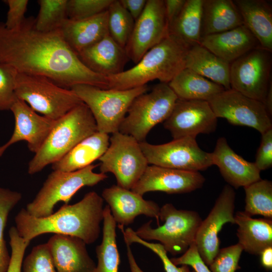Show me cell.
<instances>
[{
	"label": "cell",
	"mask_w": 272,
	"mask_h": 272,
	"mask_svg": "<svg viewBox=\"0 0 272 272\" xmlns=\"http://www.w3.org/2000/svg\"><path fill=\"white\" fill-rule=\"evenodd\" d=\"M230 63L221 59L201 45L191 47L187 53L185 68L215 82L231 89Z\"/></svg>",
	"instance_id": "f1b7e54d"
},
{
	"label": "cell",
	"mask_w": 272,
	"mask_h": 272,
	"mask_svg": "<svg viewBox=\"0 0 272 272\" xmlns=\"http://www.w3.org/2000/svg\"><path fill=\"white\" fill-rule=\"evenodd\" d=\"M178 99L208 101L225 89L222 86L184 68L168 83Z\"/></svg>",
	"instance_id": "f546056e"
},
{
	"label": "cell",
	"mask_w": 272,
	"mask_h": 272,
	"mask_svg": "<svg viewBox=\"0 0 272 272\" xmlns=\"http://www.w3.org/2000/svg\"><path fill=\"white\" fill-rule=\"evenodd\" d=\"M113 0H67V18L79 20L88 18L108 10Z\"/></svg>",
	"instance_id": "74e56055"
},
{
	"label": "cell",
	"mask_w": 272,
	"mask_h": 272,
	"mask_svg": "<svg viewBox=\"0 0 272 272\" xmlns=\"http://www.w3.org/2000/svg\"><path fill=\"white\" fill-rule=\"evenodd\" d=\"M261 139L254 162L260 170H264L272 166V128L261 134Z\"/></svg>",
	"instance_id": "ee69618b"
},
{
	"label": "cell",
	"mask_w": 272,
	"mask_h": 272,
	"mask_svg": "<svg viewBox=\"0 0 272 272\" xmlns=\"http://www.w3.org/2000/svg\"><path fill=\"white\" fill-rule=\"evenodd\" d=\"M107 20V10L85 19H67L60 30L66 43L78 54L109 35Z\"/></svg>",
	"instance_id": "cb8c5ba5"
},
{
	"label": "cell",
	"mask_w": 272,
	"mask_h": 272,
	"mask_svg": "<svg viewBox=\"0 0 272 272\" xmlns=\"http://www.w3.org/2000/svg\"><path fill=\"white\" fill-rule=\"evenodd\" d=\"M271 52L258 46L231 63V89L263 103L271 82Z\"/></svg>",
	"instance_id": "7c38bea8"
},
{
	"label": "cell",
	"mask_w": 272,
	"mask_h": 272,
	"mask_svg": "<svg viewBox=\"0 0 272 272\" xmlns=\"http://www.w3.org/2000/svg\"><path fill=\"white\" fill-rule=\"evenodd\" d=\"M260 263L266 269H272V246L266 247L260 253Z\"/></svg>",
	"instance_id": "c3c4849f"
},
{
	"label": "cell",
	"mask_w": 272,
	"mask_h": 272,
	"mask_svg": "<svg viewBox=\"0 0 272 272\" xmlns=\"http://www.w3.org/2000/svg\"><path fill=\"white\" fill-rule=\"evenodd\" d=\"M116 223L109 207L103 210V235L100 244L96 248L98 262L95 272H118L120 262L116 243Z\"/></svg>",
	"instance_id": "1f68e13d"
},
{
	"label": "cell",
	"mask_w": 272,
	"mask_h": 272,
	"mask_svg": "<svg viewBox=\"0 0 272 272\" xmlns=\"http://www.w3.org/2000/svg\"><path fill=\"white\" fill-rule=\"evenodd\" d=\"M4 2L8 6L6 21L4 23L6 28L9 30H16L25 20V14L28 4L27 0H5Z\"/></svg>",
	"instance_id": "7bdbcfd3"
},
{
	"label": "cell",
	"mask_w": 272,
	"mask_h": 272,
	"mask_svg": "<svg viewBox=\"0 0 272 272\" xmlns=\"http://www.w3.org/2000/svg\"><path fill=\"white\" fill-rule=\"evenodd\" d=\"M10 110L15 118V127L9 140L0 147V157L10 146L20 141L27 142L29 150L35 154L44 143L55 120L39 115L18 98Z\"/></svg>",
	"instance_id": "ac0fdd59"
},
{
	"label": "cell",
	"mask_w": 272,
	"mask_h": 272,
	"mask_svg": "<svg viewBox=\"0 0 272 272\" xmlns=\"http://www.w3.org/2000/svg\"><path fill=\"white\" fill-rule=\"evenodd\" d=\"M127 259L131 272H144L139 267L134 258L130 245L126 244Z\"/></svg>",
	"instance_id": "681fc988"
},
{
	"label": "cell",
	"mask_w": 272,
	"mask_h": 272,
	"mask_svg": "<svg viewBox=\"0 0 272 272\" xmlns=\"http://www.w3.org/2000/svg\"><path fill=\"white\" fill-rule=\"evenodd\" d=\"M107 12L109 35L118 45L125 48L135 21L118 0H113Z\"/></svg>",
	"instance_id": "836d02e7"
},
{
	"label": "cell",
	"mask_w": 272,
	"mask_h": 272,
	"mask_svg": "<svg viewBox=\"0 0 272 272\" xmlns=\"http://www.w3.org/2000/svg\"><path fill=\"white\" fill-rule=\"evenodd\" d=\"M17 73L11 66L0 63V111L10 110L17 98L15 94Z\"/></svg>",
	"instance_id": "60d3db41"
},
{
	"label": "cell",
	"mask_w": 272,
	"mask_h": 272,
	"mask_svg": "<svg viewBox=\"0 0 272 272\" xmlns=\"http://www.w3.org/2000/svg\"><path fill=\"white\" fill-rule=\"evenodd\" d=\"M119 2L134 21L141 16L147 3L146 0H119Z\"/></svg>",
	"instance_id": "7dc6e473"
},
{
	"label": "cell",
	"mask_w": 272,
	"mask_h": 272,
	"mask_svg": "<svg viewBox=\"0 0 272 272\" xmlns=\"http://www.w3.org/2000/svg\"><path fill=\"white\" fill-rule=\"evenodd\" d=\"M178 98L168 84L160 83L136 97L121 123L119 131L144 142L150 130L171 114Z\"/></svg>",
	"instance_id": "52a82bcc"
},
{
	"label": "cell",
	"mask_w": 272,
	"mask_h": 272,
	"mask_svg": "<svg viewBox=\"0 0 272 272\" xmlns=\"http://www.w3.org/2000/svg\"><path fill=\"white\" fill-rule=\"evenodd\" d=\"M243 249L238 243L220 249L209 265L211 272H235L240 268L239 261Z\"/></svg>",
	"instance_id": "ab89813d"
},
{
	"label": "cell",
	"mask_w": 272,
	"mask_h": 272,
	"mask_svg": "<svg viewBox=\"0 0 272 272\" xmlns=\"http://www.w3.org/2000/svg\"><path fill=\"white\" fill-rule=\"evenodd\" d=\"M244 25L232 0H203L201 37L221 33Z\"/></svg>",
	"instance_id": "83f0119b"
},
{
	"label": "cell",
	"mask_w": 272,
	"mask_h": 272,
	"mask_svg": "<svg viewBox=\"0 0 272 272\" xmlns=\"http://www.w3.org/2000/svg\"><path fill=\"white\" fill-rule=\"evenodd\" d=\"M196 138L187 137L163 144L153 145L145 141L140 145L149 164L199 172L213 165L212 153L201 150Z\"/></svg>",
	"instance_id": "8fae6325"
},
{
	"label": "cell",
	"mask_w": 272,
	"mask_h": 272,
	"mask_svg": "<svg viewBox=\"0 0 272 272\" xmlns=\"http://www.w3.org/2000/svg\"><path fill=\"white\" fill-rule=\"evenodd\" d=\"M208 102L217 118H225L231 124L252 127L261 134L272 128L264 104L233 89L225 90Z\"/></svg>",
	"instance_id": "4fadbf2b"
},
{
	"label": "cell",
	"mask_w": 272,
	"mask_h": 272,
	"mask_svg": "<svg viewBox=\"0 0 272 272\" xmlns=\"http://www.w3.org/2000/svg\"><path fill=\"white\" fill-rule=\"evenodd\" d=\"M97 131L96 122L88 107L81 103L55 120L39 151L30 161L28 173L40 172L67 154L81 141Z\"/></svg>",
	"instance_id": "277c9868"
},
{
	"label": "cell",
	"mask_w": 272,
	"mask_h": 272,
	"mask_svg": "<svg viewBox=\"0 0 272 272\" xmlns=\"http://www.w3.org/2000/svg\"><path fill=\"white\" fill-rule=\"evenodd\" d=\"M159 220L164 222L156 228L151 226L152 221L135 231L144 240L160 242L167 252L173 255L184 253L195 242L202 220L196 212L177 209L171 203L160 208Z\"/></svg>",
	"instance_id": "8992f818"
},
{
	"label": "cell",
	"mask_w": 272,
	"mask_h": 272,
	"mask_svg": "<svg viewBox=\"0 0 272 272\" xmlns=\"http://www.w3.org/2000/svg\"><path fill=\"white\" fill-rule=\"evenodd\" d=\"M217 119L208 101L177 99L163 125L173 139L196 138L199 133L214 132Z\"/></svg>",
	"instance_id": "2e32d148"
},
{
	"label": "cell",
	"mask_w": 272,
	"mask_h": 272,
	"mask_svg": "<svg viewBox=\"0 0 272 272\" xmlns=\"http://www.w3.org/2000/svg\"><path fill=\"white\" fill-rule=\"evenodd\" d=\"M205 181V178L199 172L152 165L148 166L131 190L142 196L151 191L185 193L201 188Z\"/></svg>",
	"instance_id": "e0dca14e"
},
{
	"label": "cell",
	"mask_w": 272,
	"mask_h": 272,
	"mask_svg": "<svg viewBox=\"0 0 272 272\" xmlns=\"http://www.w3.org/2000/svg\"><path fill=\"white\" fill-rule=\"evenodd\" d=\"M78 55L89 69L106 77L123 72L128 59L125 48L109 35L84 49Z\"/></svg>",
	"instance_id": "7402d4cb"
},
{
	"label": "cell",
	"mask_w": 272,
	"mask_h": 272,
	"mask_svg": "<svg viewBox=\"0 0 272 272\" xmlns=\"http://www.w3.org/2000/svg\"><path fill=\"white\" fill-rule=\"evenodd\" d=\"M203 0H186L180 14L169 26L172 35L189 48L199 44L201 37Z\"/></svg>",
	"instance_id": "4dcf8cb0"
},
{
	"label": "cell",
	"mask_w": 272,
	"mask_h": 272,
	"mask_svg": "<svg viewBox=\"0 0 272 272\" xmlns=\"http://www.w3.org/2000/svg\"><path fill=\"white\" fill-rule=\"evenodd\" d=\"M89 108L97 131L106 134L119 131L121 123L134 99L149 90L147 85L125 90L103 89L89 85L70 88Z\"/></svg>",
	"instance_id": "5b68a950"
},
{
	"label": "cell",
	"mask_w": 272,
	"mask_h": 272,
	"mask_svg": "<svg viewBox=\"0 0 272 272\" xmlns=\"http://www.w3.org/2000/svg\"><path fill=\"white\" fill-rule=\"evenodd\" d=\"M101 196L118 225L128 226L141 215L156 219L159 225L160 208L154 201L146 200L142 195L117 185L105 188Z\"/></svg>",
	"instance_id": "d6986e66"
},
{
	"label": "cell",
	"mask_w": 272,
	"mask_h": 272,
	"mask_svg": "<svg viewBox=\"0 0 272 272\" xmlns=\"http://www.w3.org/2000/svg\"><path fill=\"white\" fill-rule=\"evenodd\" d=\"M97 166L92 164L73 172L53 170L48 175L34 198L27 205L26 210L37 218L50 215L58 202L63 201L68 204L81 188L94 186L108 177L106 174L94 172V169Z\"/></svg>",
	"instance_id": "9c48e42d"
},
{
	"label": "cell",
	"mask_w": 272,
	"mask_h": 272,
	"mask_svg": "<svg viewBox=\"0 0 272 272\" xmlns=\"http://www.w3.org/2000/svg\"><path fill=\"white\" fill-rule=\"evenodd\" d=\"M190 48L170 34L149 50L133 67L108 76V89L125 90L143 86L155 80L168 84L185 68Z\"/></svg>",
	"instance_id": "3957f363"
},
{
	"label": "cell",
	"mask_w": 272,
	"mask_h": 272,
	"mask_svg": "<svg viewBox=\"0 0 272 272\" xmlns=\"http://www.w3.org/2000/svg\"><path fill=\"white\" fill-rule=\"evenodd\" d=\"M235 192L226 185L207 218L198 229L195 244L203 262L209 266L220 249L219 233L227 223L235 224Z\"/></svg>",
	"instance_id": "9a60e30c"
},
{
	"label": "cell",
	"mask_w": 272,
	"mask_h": 272,
	"mask_svg": "<svg viewBox=\"0 0 272 272\" xmlns=\"http://www.w3.org/2000/svg\"><path fill=\"white\" fill-rule=\"evenodd\" d=\"M245 193L244 212L252 217L261 215L272 219V182L260 179L244 187Z\"/></svg>",
	"instance_id": "d6a6232c"
},
{
	"label": "cell",
	"mask_w": 272,
	"mask_h": 272,
	"mask_svg": "<svg viewBox=\"0 0 272 272\" xmlns=\"http://www.w3.org/2000/svg\"><path fill=\"white\" fill-rule=\"evenodd\" d=\"M118 228L122 233L125 243L131 245L133 243L140 244L150 249L157 254L161 260L166 272H195L191 270L189 266L186 264L177 265L174 264L167 256V252L162 244L158 243L147 242L139 237L135 234V231L130 228L124 230V227L118 225Z\"/></svg>",
	"instance_id": "8d00e7d4"
},
{
	"label": "cell",
	"mask_w": 272,
	"mask_h": 272,
	"mask_svg": "<svg viewBox=\"0 0 272 272\" xmlns=\"http://www.w3.org/2000/svg\"><path fill=\"white\" fill-rule=\"evenodd\" d=\"M99 160L100 172L112 173L117 185L128 190L133 187L149 165L140 143L119 131L112 134L109 146Z\"/></svg>",
	"instance_id": "30bf717a"
},
{
	"label": "cell",
	"mask_w": 272,
	"mask_h": 272,
	"mask_svg": "<svg viewBox=\"0 0 272 272\" xmlns=\"http://www.w3.org/2000/svg\"><path fill=\"white\" fill-rule=\"evenodd\" d=\"M46 243L57 272H95L96 265L82 239L54 234Z\"/></svg>",
	"instance_id": "ffe728a7"
},
{
	"label": "cell",
	"mask_w": 272,
	"mask_h": 272,
	"mask_svg": "<svg viewBox=\"0 0 272 272\" xmlns=\"http://www.w3.org/2000/svg\"><path fill=\"white\" fill-rule=\"evenodd\" d=\"M11 248V259L6 272H21L26 249L30 242L22 238L15 226L9 231Z\"/></svg>",
	"instance_id": "b9f144b4"
},
{
	"label": "cell",
	"mask_w": 272,
	"mask_h": 272,
	"mask_svg": "<svg viewBox=\"0 0 272 272\" xmlns=\"http://www.w3.org/2000/svg\"><path fill=\"white\" fill-rule=\"evenodd\" d=\"M213 165H216L228 185L233 188L246 186L261 179L260 171L254 163L237 154L224 137L219 138L213 153Z\"/></svg>",
	"instance_id": "44dd1931"
},
{
	"label": "cell",
	"mask_w": 272,
	"mask_h": 272,
	"mask_svg": "<svg viewBox=\"0 0 272 272\" xmlns=\"http://www.w3.org/2000/svg\"><path fill=\"white\" fill-rule=\"evenodd\" d=\"M67 0H39V10L34 26L38 31L49 32L60 29L67 19Z\"/></svg>",
	"instance_id": "e575fe53"
},
{
	"label": "cell",
	"mask_w": 272,
	"mask_h": 272,
	"mask_svg": "<svg viewBox=\"0 0 272 272\" xmlns=\"http://www.w3.org/2000/svg\"><path fill=\"white\" fill-rule=\"evenodd\" d=\"M22 197V194L19 192L0 187V272L7 271L11 259L4 239V230L8 217Z\"/></svg>",
	"instance_id": "d590c367"
},
{
	"label": "cell",
	"mask_w": 272,
	"mask_h": 272,
	"mask_svg": "<svg viewBox=\"0 0 272 272\" xmlns=\"http://www.w3.org/2000/svg\"><path fill=\"white\" fill-rule=\"evenodd\" d=\"M170 260L176 265H188L195 272H211L200 257L195 242L181 256L171 258Z\"/></svg>",
	"instance_id": "f6af8a7d"
},
{
	"label": "cell",
	"mask_w": 272,
	"mask_h": 272,
	"mask_svg": "<svg viewBox=\"0 0 272 272\" xmlns=\"http://www.w3.org/2000/svg\"><path fill=\"white\" fill-rule=\"evenodd\" d=\"M22 265L23 272H57L46 243L34 247Z\"/></svg>",
	"instance_id": "f35d334b"
},
{
	"label": "cell",
	"mask_w": 272,
	"mask_h": 272,
	"mask_svg": "<svg viewBox=\"0 0 272 272\" xmlns=\"http://www.w3.org/2000/svg\"><path fill=\"white\" fill-rule=\"evenodd\" d=\"M164 2L166 17L169 26L181 12L186 0H165Z\"/></svg>",
	"instance_id": "bcb514c9"
},
{
	"label": "cell",
	"mask_w": 272,
	"mask_h": 272,
	"mask_svg": "<svg viewBox=\"0 0 272 272\" xmlns=\"http://www.w3.org/2000/svg\"><path fill=\"white\" fill-rule=\"evenodd\" d=\"M35 18H25L16 30H9L0 22V63L18 73L46 77L70 89L89 85L108 89L107 77L87 67L64 40L60 29L37 30Z\"/></svg>",
	"instance_id": "6da1fadb"
},
{
	"label": "cell",
	"mask_w": 272,
	"mask_h": 272,
	"mask_svg": "<svg viewBox=\"0 0 272 272\" xmlns=\"http://www.w3.org/2000/svg\"><path fill=\"white\" fill-rule=\"evenodd\" d=\"M265 108L269 115H271L272 112V84L270 83L266 96L263 102Z\"/></svg>",
	"instance_id": "f907efd6"
},
{
	"label": "cell",
	"mask_w": 272,
	"mask_h": 272,
	"mask_svg": "<svg viewBox=\"0 0 272 272\" xmlns=\"http://www.w3.org/2000/svg\"><path fill=\"white\" fill-rule=\"evenodd\" d=\"M15 94L35 111L54 120L82 103L71 89L46 77L24 73L17 74Z\"/></svg>",
	"instance_id": "ba28073f"
},
{
	"label": "cell",
	"mask_w": 272,
	"mask_h": 272,
	"mask_svg": "<svg viewBox=\"0 0 272 272\" xmlns=\"http://www.w3.org/2000/svg\"><path fill=\"white\" fill-rule=\"evenodd\" d=\"M103 199L96 192L86 193L73 205L64 204L50 215L37 218L22 209L15 217L19 235L29 242L42 234L53 233L78 237L87 244L95 242L103 219Z\"/></svg>",
	"instance_id": "7a4b0ae2"
},
{
	"label": "cell",
	"mask_w": 272,
	"mask_h": 272,
	"mask_svg": "<svg viewBox=\"0 0 272 272\" xmlns=\"http://www.w3.org/2000/svg\"><path fill=\"white\" fill-rule=\"evenodd\" d=\"M199 44L230 63L260 46L244 25L221 33L203 36Z\"/></svg>",
	"instance_id": "603a6c76"
},
{
	"label": "cell",
	"mask_w": 272,
	"mask_h": 272,
	"mask_svg": "<svg viewBox=\"0 0 272 272\" xmlns=\"http://www.w3.org/2000/svg\"><path fill=\"white\" fill-rule=\"evenodd\" d=\"M108 134L96 131L85 138L62 158L52 164L53 170L73 172L91 165L103 155L109 145Z\"/></svg>",
	"instance_id": "484cf974"
},
{
	"label": "cell",
	"mask_w": 272,
	"mask_h": 272,
	"mask_svg": "<svg viewBox=\"0 0 272 272\" xmlns=\"http://www.w3.org/2000/svg\"><path fill=\"white\" fill-rule=\"evenodd\" d=\"M168 34L164 1H147L143 13L134 22L125 48L128 59L137 63L146 53Z\"/></svg>",
	"instance_id": "5bb4252c"
},
{
	"label": "cell",
	"mask_w": 272,
	"mask_h": 272,
	"mask_svg": "<svg viewBox=\"0 0 272 272\" xmlns=\"http://www.w3.org/2000/svg\"><path fill=\"white\" fill-rule=\"evenodd\" d=\"M238 225V243L249 254L259 255L266 247L272 246V220L252 218L244 211L234 215Z\"/></svg>",
	"instance_id": "4316f807"
},
{
	"label": "cell",
	"mask_w": 272,
	"mask_h": 272,
	"mask_svg": "<svg viewBox=\"0 0 272 272\" xmlns=\"http://www.w3.org/2000/svg\"><path fill=\"white\" fill-rule=\"evenodd\" d=\"M243 21L262 48L272 50V9L264 0L234 1Z\"/></svg>",
	"instance_id": "d4e9b609"
}]
</instances>
